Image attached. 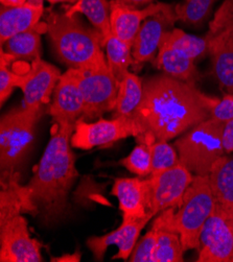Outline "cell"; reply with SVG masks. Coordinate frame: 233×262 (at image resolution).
<instances>
[{
	"mask_svg": "<svg viewBox=\"0 0 233 262\" xmlns=\"http://www.w3.org/2000/svg\"><path fill=\"white\" fill-rule=\"evenodd\" d=\"M219 98L204 94L194 83L167 74L143 83V96L131 118L136 124L138 143L170 141L211 117Z\"/></svg>",
	"mask_w": 233,
	"mask_h": 262,
	"instance_id": "6da1fadb",
	"label": "cell"
},
{
	"mask_svg": "<svg viewBox=\"0 0 233 262\" xmlns=\"http://www.w3.org/2000/svg\"><path fill=\"white\" fill-rule=\"evenodd\" d=\"M74 128V125L55 124L35 173L25 185L36 217L45 227L58 225L69 211L68 195L79 177L70 144Z\"/></svg>",
	"mask_w": 233,
	"mask_h": 262,
	"instance_id": "7a4b0ae2",
	"label": "cell"
},
{
	"mask_svg": "<svg viewBox=\"0 0 233 262\" xmlns=\"http://www.w3.org/2000/svg\"><path fill=\"white\" fill-rule=\"evenodd\" d=\"M45 30L56 56L69 68L82 69L107 62L102 51L105 38L75 15L50 13Z\"/></svg>",
	"mask_w": 233,
	"mask_h": 262,
	"instance_id": "3957f363",
	"label": "cell"
},
{
	"mask_svg": "<svg viewBox=\"0 0 233 262\" xmlns=\"http://www.w3.org/2000/svg\"><path fill=\"white\" fill-rule=\"evenodd\" d=\"M216 206L208 177L195 176L181 203L157 214L153 225L177 232L185 252L198 249L202 229Z\"/></svg>",
	"mask_w": 233,
	"mask_h": 262,
	"instance_id": "277c9868",
	"label": "cell"
},
{
	"mask_svg": "<svg viewBox=\"0 0 233 262\" xmlns=\"http://www.w3.org/2000/svg\"><path fill=\"white\" fill-rule=\"evenodd\" d=\"M223 126V121L209 117L176 140L180 162L194 176L208 177L214 164L226 154Z\"/></svg>",
	"mask_w": 233,
	"mask_h": 262,
	"instance_id": "5b68a950",
	"label": "cell"
},
{
	"mask_svg": "<svg viewBox=\"0 0 233 262\" xmlns=\"http://www.w3.org/2000/svg\"><path fill=\"white\" fill-rule=\"evenodd\" d=\"M42 114L40 109L16 108L0 121V171L2 177L17 171L29 154L35 138V127Z\"/></svg>",
	"mask_w": 233,
	"mask_h": 262,
	"instance_id": "8992f818",
	"label": "cell"
},
{
	"mask_svg": "<svg viewBox=\"0 0 233 262\" xmlns=\"http://www.w3.org/2000/svg\"><path fill=\"white\" fill-rule=\"evenodd\" d=\"M79 86L84 97L83 120L100 117L113 111L116 104L119 83L110 70L108 63L75 69Z\"/></svg>",
	"mask_w": 233,
	"mask_h": 262,
	"instance_id": "52a82bcc",
	"label": "cell"
},
{
	"mask_svg": "<svg viewBox=\"0 0 233 262\" xmlns=\"http://www.w3.org/2000/svg\"><path fill=\"white\" fill-rule=\"evenodd\" d=\"M197 250L199 262H233V211L217 204L202 229Z\"/></svg>",
	"mask_w": 233,
	"mask_h": 262,
	"instance_id": "ba28073f",
	"label": "cell"
},
{
	"mask_svg": "<svg viewBox=\"0 0 233 262\" xmlns=\"http://www.w3.org/2000/svg\"><path fill=\"white\" fill-rule=\"evenodd\" d=\"M138 130L131 117H114L88 122L79 119L75 123L70 144L74 148L88 150L95 146L109 145L130 136L137 137Z\"/></svg>",
	"mask_w": 233,
	"mask_h": 262,
	"instance_id": "9c48e42d",
	"label": "cell"
},
{
	"mask_svg": "<svg viewBox=\"0 0 233 262\" xmlns=\"http://www.w3.org/2000/svg\"><path fill=\"white\" fill-rule=\"evenodd\" d=\"M150 213L156 216L165 209L177 207L195 176L181 162L172 168L151 174Z\"/></svg>",
	"mask_w": 233,
	"mask_h": 262,
	"instance_id": "30bf717a",
	"label": "cell"
},
{
	"mask_svg": "<svg viewBox=\"0 0 233 262\" xmlns=\"http://www.w3.org/2000/svg\"><path fill=\"white\" fill-rule=\"evenodd\" d=\"M0 261L41 262V245L31 237L28 221L22 214L0 225Z\"/></svg>",
	"mask_w": 233,
	"mask_h": 262,
	"instance_id": "8fae6325",
	"label": "cell"
},
{
	"mask_svg": "<svg viewBox=\"0 0 233 262\" xmlns=\"http://www.w3.org/2000/svg\"><path fill=\"white\" fill-rule=\"evenodd\" d=\"M60 70L41 58L32 62L31 67L24 73H18L16 87L23 92L22 107L40 109L49 102L61 77Z\"/></svg>",
	"mask_w": 233,
	"mask_h": 262,
	"instance_id": "7c38bea8",
	"label": "cell"
},
{
	"mask_svg": "<svg viewBox=\"0 0 233 262\" xmlns=\"http://www.w3.org/2000/svg\"><path fill=\"white\" fill-rule=\"evenodd\" d=\"M48 113L59 126H75L76 121L81 119L84 113V97L74 68H69L61 75Z\"/></svg>",
	"mask_w": 233,
	"mask_h": 262,
	"instance_id": "4fadbf2b",
	"label": "cell"
},
{
	"mask_svg": "<svg viewBox=\"0 0 233 262\" xmlns=\"http://www.w3.org/2000/svg\"><path fill=\"white\" fill-rule=\"evenodd\" d=\"M153 217L154 216L150 214L145 217L133 222H122L116 230L110 233L101 235V236L89 237L86 242V245L92 252L96 261H102L107 249L111 246H116L118 248L117 254L114 255L112 259L129 260L135 245L138 242L142 229Z\"/></svg>",
	"mask_w": 233,
	"mask_h": 262,
	"instance_id": "5bb4252c",
	"label": "cell"
},
{
	"mask_svg": "<svg viewBox=\"0 0 233 262\" xmlns=\"http://www.w3.org/2000/svg\"><path fill=\"white\" fill-rule=\"evenodd\" d=\"M112 194L118 200L122 222L129 223L153 215L150 213V178H118L114 182Z\"/></svg>",
	"mask_w": 233,
	"mask_h": 262,
	"instance_id": "9a60e30c",
	"label": "cell"
},
{
	"mask_svg": "<svg viewBox=\"0 0 233 262\" xmlns=\"http://www.w3.org/2000/svg\"><path fill=\"white\" fill-rule=\"evenodd\" d=\"M177 20L175 7L170 5L167 9L151 16L142 23L132 46L134 63L141 64L154 58L163 36Z\"/></svg>",
	"mask_w": 233,
	"mask_h": 262,
	"instance_id": "2e32d148",
	"label": "cell"
},
{
	"mask_svg": "<svg viewBox=\"0 0 233 262\" xmlns=\"http://www.w3.org/2000/svg\"><path fill=\"white\" fill-rule=\"evenodd\" d=\"M168 7L170 5L160 3L152 4L142 10H136L131 6L112 0L110 3L111 33L129 45L133 46L142 23L151 16Z\"/></svg>",
	"mask_w": 233,
	"mask_h": 262,
	"instance_id": "e0dca14e",
	"label": "cell"
},
{
	"mask_svg": "<svg viewBox=\"0 0 233 262\" xmlns=\"http://www.w3.org/2000/svg\"><path fill=\"white\" fill-rule=\"evenodd\" d=\"M208 52L220 85L233 94V18L217 34L209 36Z\"/></svg>",
	"mask_w": 233,
	"mask_h": 262,
	"instance_id": "ac0fdd59",
	"label": "cell"
},
{
	"mask_svg": "<svg viewBox=\"0 0 233 262\" xmlns=\"http://www.w3.org/2000/svg\"><path fill=\"white\" fill-rule=\"evenodd\" d=\"M19 172L2 177L0 191V225L22 213L36 217V209L31 203L27 187L20 185Z\"/></svg>",
	"mask_w": 233,
	"mask_h": 262,
	"instance_id": "d6986e66",
	"label": "cell"
},
{
	"mask_svg": "<svg viewBox=\"0 0 233 262\" xmlns=\"http://www.w3.org/2000/svg\"><path fill=\"white\" fill-rule=\"evenodd\" d=\"M43 15V5L27 2L17 7L4 6L0 11V40L2 46L11 37L38 26Z\"/></svg>",
	"mask_w": 233,
	"mask_h": 262,
	"instance_id": "ffe728a7",
	"label": "cell"
},
{
	"mask_svg": "<svg viewBox=\"0 0 233 262\" xmlns=\"http://www.w3.org/2000/svg\"><path fill=\"white\" fill-rule=\"evenodd\" d=\"M156 63L165 74L175 77L177 80L195 84L199 78L195 60L189 58L183 51L176 49L163 42L160 44Z\"/></svg>",
	"mask_w": 233,
	"mask_h": 262,
	"instance_id": "44dd1931",
	"label": "cell"
},
{
	"mask_svg": "<svg viewBox=\"0 0 233 262\" xmlns=\"http://www.w3.org/2000/svg\"><path fill=\"white\" fill-rule=\"evenodd\" d=\"M208 179L217 204L233 211V157H221L214 164Z\"/></svg>",
	"mask_w": 233,
	"mask_h": 262,
	"instance_id": "7402d4cb",
	"label": "cell"
},
{
	"mask_svg": "<svg viewBox=\"0 0 233 262\" xmlns=\"http://www.w3.org/2000/svg\"><path fill=\"white\" fill-rule=\"evenodd\" d=\"M143 96V83L133 72H126L119 82L114 108V117H131L140 106Z\"/></svg>",
	"mask_w": 233,
	"mask_h": 262,
	"instance_id": "603a6c76",
	"label": "cell"
},
{
	"mask_svg": "<svg viewBox=\"0 0 233 262\" xmlns=\"http://www.w3.org/2000/svg\"><path fill=\"white\" fill-rule=\"evenodd\" d=\"M65 14L67 16L85 15L105 40L111 34L110 4L107 0H77L66 10Z\"/></svg>",
	"mask_w": 233,
	"mask_h": 262,
	"instance_id": "cb8c5ba5",
	"label": "cell"
},
{
	"mask_svg": "<svg viewBox=\"0 0 233 262\" xmlns=\"http://www.w3.org/2000/svg\"><path fill=\"white\" fill-rule=\"evenodd\" d=\"M6 46V52L16 60L35 61L41 55V36L39 26L25 32L19 33L8 39L3 47Z\"/></svg>",
	"mask_w": 233,
	"mask_h": 262,
	"instance_id": "d4e9b609",
	"label": "cell"
},
{
	"mask_svg": "<svg viewBox=\"0 0 233 262\" xmlns=\"http://www.w3.org/2000/svg\"><path fill=\"white\" fill-rule=\"evenodd\" d=\"M105 48L108 66L119 83L134 63L132 46L111 33L105 40Z\"/></svg>",
	"mask_w": 233,
	"mask_h": 262,
	"instance_id": "484cf974",
	"label": "cell"
},
{
	"mask_svg": "<svg viewBox=\"0 0 233 262\" xmlns=\"http://www.w3.org/2000/svg\"><path fill=\"white\" fill-rule=\"evenodd\" d=\"M157 229V244L154 252V262H182L185 252L180 235L166 228H160L152 224Z\"/></svg>",
	"mask_w": 233,
	"mask_h": 262,
	"instance_id": "4316f807",
	"label": "cell"
},
{
	"mask_svg": "<svg viewBox=\"0 0 233 262\" xmlns=\"http://www.w3.org/2000/svg\"><path fill=\"white\" fill-rule=\"evenodd\" d=\"M163 43L183 51L193 60L202 58L206 52H208L209 39L200 38L193 35H188L180 29H174L168 31L162 38Z\"/></svg>",
	"mask_w": 233,
	"mask_h": 262,
	"instance_id": "83f0119b",
	"label": "cell"
},
{
	"mask_svg": "<svg viewBox=\"0 0 233 262\" xmlns=\"http://www.w3.org/2000/svg\"><path fill=\"white\" fill-rule=\"evenodd\" d=\"M119 164L137 177L144 178L152 174V157L150 144L139 142L125 158L119 161Z\"/></svg>",
	"mask_w": 233,
	"mask_h": 262,
	"instance_id": "f1b7e54d",
	"label": "cell"
},
{
	"mask_svg": "<svg viewBox=\"0 0 233 262\" xmlns=\"http://www.w3.org/2000/svg\"><path fill=\"white\" fill-rule=\"evenodd\" d=\"M217 0H184L183 4L175 6L178 20L188 24H201L208 17Z\"/></svg>",
	"mask_w": 233,
	"mask_h": 262,
	"instance_id": "f546056e",
	"label": "cell"
},
{
	"mask_svg": "<svg viewBox=\"0 0 233 262\" xmlns=\"http://www.w3.org/2000/svg\"><path fill=\"white\" fill-rule=\"evenodd\" d=\"M152 157V174L174 167L180 162L177 148L167 141L156 140L150 144Z\"/></svg>",
	"mask_w": 233,
	"mask_h": 262,
	"instance_id": "4dcf8cb0",
	"label": "cell"
},
{
	"mask_svg": "<svg viewBox=\"0 0 233 262\" xmlns=\"http://www.w3.org/2000/svg\"><path fill=\"white\" fill-rule=\"evenodd\" d=\"M16 59L2 48L0 52V102L2 104L10 97L16 87L18 73L10 69L11 64Z\"/></svg>",
	"mask_w": 233,
	"mask_h": 262,
	"instance_id": "1f68e13d",
	"label": "cell"
},
{
	"mask_svg": "<svg viewBox=\"0 0 233 262\" xmlns=\"http://www.w3.org/2000/svg\"><path fill=\"white\" fill-rule=\"evenodd\" d=\"M157 244V229L153 226L135 245L129 258L131 262H154V252Z\"/></svg>",
	"mask_w": 233,
	"mask_h": 262,
	"instance_id": "d6a6232c",
	"label": "cell"
},
{
	"mask_svg": "<svg viewBox=\"0 0 233 262\" xmlns=\"http://www.w3.org/2000/svg\"><path fill=\"white\" fill-rule=\"evenodd\" d=\"M211 117L223 122L233 118V94H226L222 99H219L213 110Z\"/></svg>",
	"mask_w": 233,
	"mask_h": 262,
	"instance_id": "836d02e7",
	"label": "cell"
},
{
	"mask_svg": "<svg viewBox=\"0 0 233 262\" xmlns=\"http://www.w3.org/2000/svg\"><path fill=\"white\" fill-rule=\"evenodd\" d=\"M222 138L225 152L231 154L233 151V118L224 122Z\"/></svg>",
	"mask_w": 233,
	"mask_h": 262,
	"instance_id": "e575fe53",
	"label": "cell"
},
{
	"mask_svg": "<svg viewBox=\"0 0 233 262\" xmlns=\"http://www.w3.org/2000/svg\"><path fill=\"white\" fill-rule=\"evenodd\" d=\"M81 260V254L80 253H75L72 255H64L62 257H56V258H51V261H58V262H79Z\"/></svg>",
	"mask_w": 233,
	"mask_h": 262,
	"instance_id": "d590c367",
	"label": "cell"
},
{
	"mask_svg": "<svg viewBox=\"0 0 233 262\" xmlns=\"http://www.w3.org/2000/svg\"><path fill=\"white\" fill-rule=\"evenodd\" d=\"M116 2L129 5V6H143L151 4L153 0H116Z\"/></svg>",
	"mask_w": 233,
	"mask_h": 262,
	"instance_id": "8d00e7d4",
	"label": "cell"
},
{
	"mask_svg": "<svg viewBox=\"0 0 233 262\" xmlns=\"http://www.w3.org/2000/svg\"><path fill=\"white\" fill-rule=\"evenodd\" d=\"M0 2H2L3 6H6V7H17V6L24 5L28 0H0Z\"/></svg>",
	"mask_w": 233,
	"mask_h": 262,
	"instance_id": "74e56055",
	"label": "cell"
},
{
	"mask_svg": "<svg viewBox=\"0 0 233 262\" xmlns=\"http://www.w3.org/2000/svg\"><path fill=\"white\" fill-rule=\"evenodd\" d=\"M50 4H60V3H72L75 4L77 0H47Z\"/></svg>",
	"mask_w": 233,
	"mask_h": 262,
	"instance_id": "f35d334b",
	"label": "cell"
}]
</instances>
